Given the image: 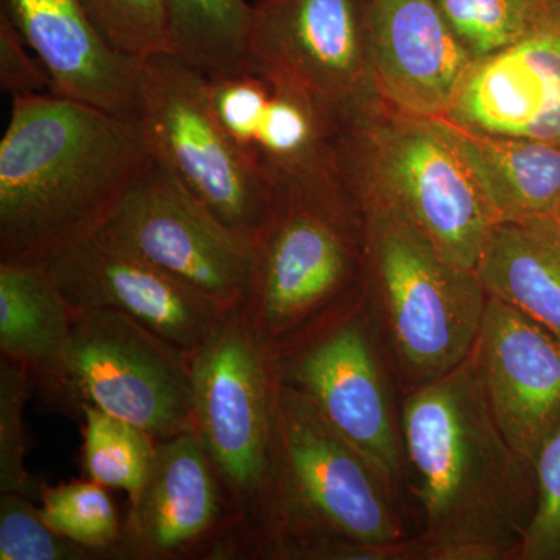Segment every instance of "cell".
<instances>
[{
	"instance_id": "6da1fadb",
	"label": "cell",
	"mask_w": 560,
	"mask_h": 560,
	"mask_svg": "<svg viewBox=\"0 0 560 560\" xmlns=\"http://www.w3.org/2000/svg\"><path fill=\"white\" fill-rule=\"evenodd\" d=\"M401 447L416 478L431 560L518 559L537 504L536 467L490 411L474 357L416 386L401 405Z\"/></svg>"
},
{
	"instance_id": "7a4b0ae2",
	"label": "cell",
	"mask_w": 560,
	"mask_h": 560,
	"mask_svg": "<svg viewBox=\"0 0 560 560\" xmlns=\"http://www.w3.org/2000/svg\"><path fill=\"white\" fill-rule=\"evenodd\" d=\"M147 158L131 117L55 92L13 97L0 140V260L97 228Z\"/></svg>"
},
{
	"instance_id": "3957f363",
	"label": "cell",
	"mask_w": 560,
	"mask_h": 560,
	"mask_svg": "<svg viewBox=\"0 0 560 560\" xmlns=\"http://www.w3.org/2000/svg\"><path fill=\"white\" fill-rule=\"evenodd\" d=\"M275 401V500L256 559H331L340 541L370 559L399 552L389 481L300 390L276 382Z\"/></svg>"
},
{
	"instance_id": "277c9868",
	"label": "cell",
	"mask_w": 560,
	"mask_h": 560,
	"mask_svg": "<svg viewBox=\"0 0 560 560\" xmlns=\"http://www.w3.org/2000/svg\"><path fill=\"white\" fill-rule=\"evenodd\" d=\"M364 130H337L335 171L349 176L366 208L386 210L429 238L445 260L477 270L499 223L447 121L407 116Z\"/></svg>"
},
{
	"instance_id": "5b68a950",
	"label": "cell",
	"mask_w": 560,
	"mask_h": 560,
	"mask_svg": "<svg viewBox=\"0 0 560 560\" xmlns=\"http://www.w3.org/2000/svg\"><path fill=\"white\" fill-rule=\"evenodd\" d=\"M190 374L195 431L241 522L242 559H254L275 500L276 381L241 311L191 350Z\"/></svg>"
},
{
	"instance_id": "8992f818",
	"label": "cell",
	"mask_w": 560,
	"mask_h": 560,
	"mask_svg": "<svg viewBox=\"0 0 560 560\" xmlns=\"http://www.w3.org/2000/svg\"><path fill=\"white\" fill-rule=\"evenodd\" d=\"M241 313L268 359L293 345L348 287L349 210L337 172L276 187Z\"/></svg>"
},
{
	"instance_id": "52a82bcc",
	"label": "cell",
	"mask_w": 560,
	"mask_h": 560,
	"mask_svg": "<svg viewBox=\"0 0 560 560\" xmlns=\"http://www.w3.org/2000/svg\"><path fill=\"white\" fill-rule=\"evenodd\" d=\"M366 213L368 259L397 360L416 386L438 381L474 352L489 294L477 271L445 260L410 224Z\"/></svg>"
},
{
	"instance_id": "ba28073f",
	"label": "cell",
	"mask_w": 560,
	"mask_h": 560,
	"mask_svg": "<svg viewBox=\"0 0 560 560\" xmlns=\"http://www.w3.org/2000/svg\"><path fill=\"white\" fill-rule=\"evenodd\" d=\"M136 120L153 160L226 226L259 242L275 209L276 186L221 127L205 73L172 51L147 58Z\"/></svg>"
},
{
	"instance_id": "9c48e42d",
	"label": "cell",
	"mask_w": 560,
	"mask_h": 560,
	"mask_svg": "<svg viewBox=\"0 0 560 560\" xmlns=\"http://www.w3.org/2000/svg\"><path fill=\"white\" fill-rule=\"evenodd\" d=\"M47 399L127 420L161 442L195 431L190 353L114 311H73L60 377Z\"/></svg>"
},
{
	"instance_id": "30bf717a",
	"label": "cell",
	"mask_w": 560,
	"mask_h": 560,
	"mask_svg": "<svg viewBox=\"0 0 560 560\" xmlns=\"http://www.w3.org/2000/svg\"><path fill=\"white\" fill-rule=\"evenodd\" d=\"M97 228L220 311H241L259 243L217 219L150 156Z\"/></svg>"
},
{
	"instance_id": "8fae6325",
	"label": "cell",
	"mask_w": 560,
	"mask_h": 560,
	"mask_svg": "<svg viewBox=\"0 0 560 560\" xmlns=\"http://www.w3.org/2000/svg\"><path fill=\"white\" fill-rule=\"evenodd\" d=\"M242 559V529L197 431L158 442L114 560Z\"/></svg>"
},
{
	"instance_id": "7c38bea8",
	"label": "cell",
	"mask_w": 560,
	"mask_h": 560,
	"mask_svg": "<svg viewBox=\"0 0 560 560\" xmlns=\"http://www.w3.org/2000/svg\"><path fill=\"white\" fill-rule=\"evenodd\" d=\"M248 62L279 73L338 117L360 109L372 79L371 0H256Z\"/></svg>"
},
{
	"instance_id": "4fadbf2b",
	"label": "cell",
	"mask_w": 560,
	"mask_h": 560,
	"mask_svg": "<svg viewBox=\"0 0 560 560\" xmlns=\"http://www.w3.org/2000/svg\"><path fill=\"white\" fill-rule=\"evenodd\" d=\"M22 261L46 272L73 311L119 312L189 353L224 313L101 228Z\"/></svg>"
},
{
	"instance_id": "5bb4252c",
	"label": "cell",
	"mask_w": 560,
	"mask_h": 560,
	"mask_svg": "<svg viewBox=\"0 0 560 560\" xmlns=\"http://www.w3.org/2000/svg\"><path fill=\"white\" fill-rule=\"evenodd\" d=\"M276 382L300 390L323 418L394 481L401 469V441L374 346L359 316L320 320L270 359Z\"/></svg>"
},
{
	"instance_id": "9a60e30c",
	"label": "cell",
	"mask_w": 560,
	"mask_h": 560,
	"mask_svg": "<svg viewBox=\"0 0 560 560\" xmlns=\"http://www.w3.org/2000/svg\"><path fill=\"white\" fill-rule=\"evenodd\" d=\"M206 79L221 127L276 187L335 171L338 117L308 92L254 62Z\"/></svg>"
},
{
	"instance_id": "2e32d148",
	"label": "cell",
	"mask_w": 560,
	"mask_h": 560,
	"mask_svg": "<svg viewBox=\"0 0 560 560\" xmlns=\"http://www.w3.org/2000/svg\"><path fill=\"white\" fill-rule=\"evenodd\" d=\"M471 357L501 433L536 463L560 430V341L525 313L489 296Z\"/></svg>"
},
{
	"instance_id": "e0dca14e",
	"label": "cell",
	"mask_w": 560,
	"mask_h": 560,
	"mask_svg": "<svg viewBox=\"0 0 560 560\" xmlns=\"http://www.w3.org/2000/svg\"><path fill=\"white\" fill-rule=\"evenodd\" d=\"M444 120L560 147V5L518 43L471 61Z\"/></svg>"
},
{
	"instance_id": "ac0fdd59",
	"label": "cell",
	"mask_w": 560,
	"mask_h": 560,
	"mask_svg": "<svg viewBox=\"0 0 560 560\" xmlns=\"http://www.w3.org/2000/svg\"><path fill=\"white\" fill-rule=\"evenodd\" d=\"M375 91L401 114L444 119L467 70L469 51L434 0H371Z\"/></svg>"
},
{
	"instance_id": "d6986e66",
	"label": "cell",
	"mask_w": 560,
	"mask_h": 560,
	"mask_svg": "<svg viewBox=\"0 0 560 560\" xmlns=\"http://www.w3.org/2000/svg\"><path fill=\"white\" fill-rule=\"evenodd\" d=\"M0 10L43 62L51 92L136 119L143 61L110 47L81 0H2Z\"/></svg>"
},
{
	"instance_id": "ffe728a7",
	"label": "cell",
	"mask_w": 560,
	"mask_h": 560,
	"mask_svg": "<svg viewBox=\"0 0 560 560\" xmlns=\"http://www.w3.org/2000/svg\"><path fill=\"white\" fill-rule=\"evenodd\" d=\"M73 308L32 261L0 260V350L49 396L60 377Z\"/></svg>"
},
{
	"instance_id": "44dd1931",
	"label": "cell",
	"mask_w": 560,
	"mask_h": 560,
	"mask_svg": "<svg viewBox=\"0 0 560 560\" xmlns=\"http://www.w3.org/2000/svg\"><path fill=\"white\" fill-rule=\"evenodd\" d=\"M475 271L489 296L560 341V234L551 217L497 223Z\"/></svg>"
},
{
	"instance_id": "7402d4cb",
	"label": "cell",
	"mask_w": 560,
	"mask_h": 560,
	"mask_svg": "<svg viewBox=\"0 0 560 560\" xmlns=\"http://www.w3.org/2000/svg\"><path fill=\"white\" fill-rule=\"evenodd\" d=\"M447 125L499 223L552 215L560 202V147Z\"/></svg>"
},
{
	"instance_id": "603a6c76",
	"label": "cell",
	"mask_w": 560,
	"mask_h": 560,
	"mask_svg": "<svg viewBox=\"0 0 560 560\" xmlns=\"http://www.w3.org/2000/svg\"><path fill=\"white\" fill-rule=\"evenodd\" d=\"M172 54L206 77L245 68L253 5L246 0H164Z\"/></svg>"
},
{
	"instance_id": "cb8c5ba5",
	"label": "cell",
	"mask_w": 560,
	"mask_h": 560,
	"mask_svg": "<svg viewBox=\"0 0 560 560\" xmlns=\"http://www.w3.org/2000/svg\"><path fill=\"white\" fill-rule=\"evenodd\" d=\"M83 466L90 480L132 497L149 478L156 441L139 427L84 405Z\"/></svg>"
},
{
	"instance_id": "d4e9b609",
	"label": "cell",
	"mask_w": 560,
	"mask_h": 560,
	"mask_svg": "<svg viewBox=\"0 0 560 560\" xmlns=\"http://www.w3.org/2000/svg\"><path fill=\"white\" fill-rule=\"evenodd\" d=\"M471 60L518 43L555 5V0H434Z\"/></svg>"
},
{
	"instance_id": "484cf974",
	"label": "cell",
	"mask_w": 560,
	"mask_h": 560,
	"mask_svg": "<svg viewBox=\"0 0 560 560\" xmlns=\"http://www.w3.org/2000/svg\"><path fill=\"white\" fill-rule=\"evenodd\" d=\"M39 511L55 533L103 560H114V548L120 540L121 522L110 500L108 488L98 482L72 481L44 486Z\"/></svg>"
},
{
	"instance_id": "4316f807",
	"label": "cell",
	"mask_w": 560,
	"mask_h": 560,
	"mask_svg": "<svg viewBox=\"0 0 560 560\" xmlns=\"http://www.w3.org/2000/svg\"><path fill=\"white\" fill-rule=\"evenodd\" d=\"M110 47L145 61L161 51H172L164 0H81Z\"/></svg>"
},
{
	"instance_id": "83f0119b",
	"label": "cell",
	"mask_w": 560,
	"mask_h": 560,
	"mask_svg": "<svg viewBox=\"0 0 560 560\" xmlns=\"http://www.w3.org/2000/svg\"><path fill=\"white\" fill-rule=\"evenodd\" d=\"M31 374L5 357L0 359V493L40 500L44 485L25 469L24 410L31 397Z\"/></svg>"
},
{
	"instance_id": "f1b7e54d",
	"label": "cell",
	"mask_w": 560,
	"mask_h": 560,
	"mask_svg": "<svg viewBox=\"0 0 560 560\" xmlns=\"http://www.w3.org/2000/svg\"><path fill=\"white\" fill-rule=\"evenodd\" d=\"M98 559V552L55 533L35 500L20 493H0V560Z\"/></svg>"
},
{
	"instance_id": "f546056e",
	"label": "cell",
	"mask_w": 560,
	"mask_h": 560,
	"mask_svg": "<svg viewBox=\"0 0 560 560\" xmlns=\"http://www.w3.org/2000/svg\"><path fill=\"white\" fill-rule=\"evenodd\" d=\"M537 504L522 560H560V430L541 448L536 463Z\"/></svg>"
},
{
	"instance_id": "4dcf8cb0",
	"label": "cell",
	"mask_w": 560,
	"mask_h": 560,
	"mask_svg": "<svg viewBox=\"0 0 560 560\" xmlns=\"http://www.w3.org/2000/svg\"><path fill=\"white\" fill-rule=\"evenodd\" d=\"M0 88L10 94L11 98L18 95L51 92L49 73L2 10H0Z\"/></svg>"
},
{
	"instance_id": "1f68e13d",
	"label": "cell",
	"mask_w": 560,
	"mask_h": 560,
	"mask_svg": "<svg viewBox=\"0 0 560 560\" xmlns=\"http://www.w3.org/2000/svg\"><path fill=\"white\" fill-rule=\"evenodd\" d=\"M552 221H555L556 228H558L560 234V202L558 208H556L555 212L551 215Z\"/></svg>"
},
{
	"instance_id": "d6a6232c",
	"label": "cell",
	"mask_w": 560,
	"mask_h": 560,
	"mask_svg": "<svg viewBox=\"0 0 560 560\" xmlns=\"http://www.w3.org/2000/svg\"><path fill=\"white\" fill-rule=\"evenodd\" d=\"M558 2H559V5H560V0H558Z\"/></svg>"
}]
</instances>
